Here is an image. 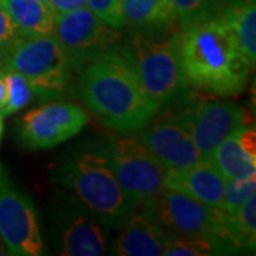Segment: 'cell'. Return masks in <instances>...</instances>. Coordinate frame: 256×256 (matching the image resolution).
I'll list each match as a JSON object with an SVG mask.
<instances>
[{"label":"cell","mask_w":256,"mask_h":256,"mask_svg":"<svg viewBox=\"0 0 256 256\" xmlns=\"http://www.w3.org/2000/svg\"><path fill=\"white\" fill-rule=\"evenodd\" d=\"M60 184L73 192L92 218L106 228H122L136 212L100 150L82 151L67 160L60 168Z\"/></svg>","instance_id":"obj_4"},{"label":"cell","mask_w":256,"mask_h":256,"mask_svg":"<svg viewBox=\"0 0 256 256\" xmlns=\"http://www.w3.org/2000/svg\"><path fill=\"white\" fill-rule=\"evenodd\" d=\"M47 6L52 10L53 16L57 18V16L64 14V13L82 9L84 6H87V3H86V0H48Z\"/></svg>","instance_id":"obj_27"},{"label":"cell","mask_w":256,"mask_h":256,"mask_svg":"<svg viewBox=\"0 0 256 256\" xmlns=\"http://www.w3.org/2000/svg\"><path fill=\"white\" fill-rule=\"evenodd\" d=\"M180 28H185L194 23L215 16L212 0H170Z\"/></svg>","instance_id":"obj_24"},{"label":"cell","mask_w":256,"mask_h":256,"mask_svg":"<svg viewBox=\"0 0 256 256\" xmlns=\"http://www.w3.org/2000/svg\"><path fill=\"white\" fill-rule=\"evenodd\" d=\"M9 13L20 37H37L54 33V16L46 3L38 0H0Z\"/></svg>","instance_id":"obj_18"},{"label":"cell","mask_w":256,"mask_h":256,"mask_svg":"<svg viewBox=\"0 0 256 256\" xmlns=\"http://www.w3.org/2000/svg\"><path fill=\"white\" fill-rule=\"evenodd\" d=\"M54 33L70 64L80 67L112 48L122 37L121 32L104 23L87 6L54 18Z\"/></svg>","instance_id":"obj_10"},{"label":"cell","mask_w":256,"mask_h":256,"mask_svg":"<svg viewBox=\"0 0 256 256\" xmlns=\"http://www.w3.org/2000/svg\"><path fill=\"white\" fill-rule=\"evenodd\" d=\"M124 26L134 30L165 32L176 26V14L170 0H121Z\"/></svg>","instance_id":"obj_17"},{"label":"cell","mask_w":256,"mask_h":256,"mask_svg":"<svg viewBox=\"0 0 256 256\" xmlns=\"http://www.w3.org/2000/svg\"><path fill=\"white\" fill-rule=\"evenodd\" d=\"M20 36L9 13L0 3V54L3 56L18 42Z\"/></svg>","instance_id":"obj_26"},{"label":"cell","mask_w":256,"mask_h":256,"mask_svg":"<svg viewBox=\"0 0 256 256\" xmlns=\"http://www.w3.org/2000/svg\"><path fill=\"white\" fill-rule=\"evenodd\" d=\"M86 3L87 8L108 26L114 28H124L121 0H86Z\"/></svg>","instance_id":"obj_25"},{"label":"cell","mask_w":256,"mask_h":256,"mask_svg":"<svg viewBox=\"0 0 256 256\" xmlns=\"http://www.w3.org/2000/svg\"><path fill=\"white\" fill-rule=\"evenodd\" d=\"M0 67H2V54H0Z\"/></svg>","instance_id":"obj_32"},{"label":"cell","mask_w":256,"mask_h":256,"mask_svg":"<svg viewBox=\"0 0 256 256\" xmlns=\"http://www.w3.org/2000/svg\"><path fill=\"white\" fill-rule=\"evenodd\" d=\"M88 122L80 106L48 102L28 111L18 122V138L28 150H47L77 136Z\"/></svg>","instance_id":"obj_11"},{"label":"cell","mask_w":256,"mask_h":256,"mask_svg":"<svg viewBox=\"0 0 256 256\" xmlns=\"http://www.w3.org/2000/svg\"><path fill=\"white\" fill-rule=\"evenodd\" d=\"M0 239L13 256L44 254L36 206L28 194L16 188L0 164Z\"/></svg>","instance_id":"obj_8"},{"label":"cell","mask_w":256,"mask_h":256,"mask_svg":"<svg viewBox=\"0 0 256 256\" xmlns=\"http://www.w3.org/2000/svg\"><path fill=\"white\" fill-rule=\"evenodd\" d=\"M38 2H42V3H46L47 4V2H48V0H38Z\"/></svg>","instance_id":"obj_31"},{"label":"cell","mask_w":256,"mask_h":256,"mask_svg":"<svg viewBox=\"0 0 256 256\" xmlns=\"http://www.w3.org/2000/svg\"><path fill=\"white\" fill-rule=\"evenodd\" d=\"M3 255H8V252H6V248L4 245H2V242H0V256Z\"/></svg>","instance_id":"obj_29"},{"label":"cell","mask_w":256,"mask_h":256,"mask_svg":"<svg viewBox=\"0 0 256 256\" xmlns=\"http://www.w3.org/2000/svg\"><path fill=\"white\" fill-rule=\"evenodd\" d=\"M2 132H3V124H2V116H0V138H2Z\"/></svg>","instance_id":"obj_30"},{"label":"cell","mask_w":256,"mask_h":256,"mask_svg":"<svg viewBox=\"0 0 256 256\" xmlns=\"http://www.w3.org/2000/svg\"><path fill=\"white\" fill-rule=\"evenodd\" d=\"M180 30H134L120 52L131 64L146 96L161 107L182 102L188 94L178 48Z\"/></svg>","instance_id":"obj_3"},{"label":"cell","mask_w":256,"mask_h":256,"mask_svg":"<svg viewBox=\"0 0 256 256\" xmlns=\"http://www.w3.org/2000/svg\"><path fill=\"white\" fill-rule=\"evenodd\" d=\"M225 232L235 250H254L256 244V196L250 195L238 210L226 214Z\"/></svg>","instance_id":"obj_20"},{"label":"cell","mask_w":256,"mask_h":256,"mask_svg":"<svg viewBox=\"0 0 256 256\" xmlns=\"http://www.w3.org/2000/svg\"><path fill=\"white\" fill-rule=\"evenodd\" d=\"M77 88L101 124L118 132H137L160 111L120 48L112 47L82 64Z\"/></svg>","instance_id":"obj_1"},{"label":"cell","mask_w":256,"mask_h":256,"mask_svg":"<svg viewBox=\"0 0 256 256\" xmlns=\"http://www.w3.org/2000/svg\"><path fill=\"white\" fill-rule=\"evenodd\" d=\"M3 78L6 84V101L4 107L0 112L2 117H8L10 114H14L23 107L30 104L33 100L34 92L28 82L22 76L13 70H3Z\"/></svg>","instance_id":"obj_22"},{"label":"cell","mask_w":256,"mask_h":256,"mask_svg":"<svg viewBox=\"0 0 256 256\" xmlns=\"http://www.w3.org/2000/svg\"><path fill=\"white\" fill-rule=\"evenodd\" d=\"M4 101H6V84H4V78H3V72L0 68V112L4 107Z\"/></svg>","instance_id":"obj_28"},{"label":"cell","mask_w":256,"mask_h":256,"mask_svg":"<svg viewBox=\"0 0 256 256\" xmlns=\"http://www.w3.org/2000/svg\"><path fill=\"white\" fill-rule=\"evenodd\" d=\"M220 16L230 28L242 56L254 67L256 62L255 0H232Z\"/></svg>","instance_id":"obj_19"},{"label":"cell","mask_w":256,"mask_h":256,"mask_svg":"<svg viewBox=\"0 0 256 256\" xmlns=\"http://www.w3.org/2000/svg\"><path fill=\"white\" fill-rule=\"evenodd\" d=\"M166 235L144 212H134L122 225L112 245L117 256H160L164 250Z\"/></svg>","instance_id":"obj_16"},{"label":"cell","mask_w":256,"mask_h":256,"mask_svg":"<svg viewBox=\"0 0 256 256\" xmlns=\"http://www.w3.org/2000/svg\"><path fill=\"white\" fill-rule=\"evenodd\" d=\"M141 206V212L164 230L166 238H208L236 252L226 238V212L220 208L166 188Z\"/></svg>","instance_id":"obj_6"},{"label":"cell","mask_w":256,"mask_h":256,"mask_svg":"<svg viewBox=\"0 0 256 256\" xmlns=\"http://www.w3.org/2000/svg\"><path fill=\"white\" fill-rule=\"evenodd\" d=\"M224 180L256 175L255 128L244 126L225 138L208 156Z\"/></svg>","instance_id":"obj_15"},{"label":"cell","mask_w":256,"mask_h":256,"mask_svg":"<svg viewBox=\"0 0 256 256\" xmlns=\"http://www.w3.org/2000/svg\"><path fill=\"white\" fill-rule=\"evenodd\" d=\"M166 190L182 192L196 201L220 208L225 180L208 158L184 170H166Z\"/></svg>","instance_id":"obj_14"},{"label":"cell","mask_w":256,"mask_h":256,"mask_svg":"<svg viewBox=\"0 0 256 256\" xmlns=\"http://www.w3.org/2000/svg\"><path fill=\"white\" fill-rule=\"evenodd\" d=\"M256 175L248 178H235V180H225L224 195L220 201V210L226 214H232L246 201L250 195L255 194Z\"/></svg>","instance_id":"obj_23"},{"label":"cell","mask_w":256,"mask_h":256,"mask_svg":"<svg viewBox=\"0 0 256 256\" xmlns=\"http://www.w3.org/2000/svg\"><path fill=\"white\" fill-rule=\"evenodd\" d=\"M186 101L188 122L194 142L204 158H208L220 142L245 126V114L235 101L200 98Z\"/></svg>","instance_id":"obj_12"},{"label":"cell","mask_w":256,"mask_h":256,"mask_svg":"<svg viewBox=\"0 0 256 256\" xmlns=\"http://www.w3.org/2000/svg\"><path fill=\"white\" fill-rule=\"evenodd\" d=\"M234 254L224 244L208 238H166L162 255L210 256Z\"/></svg>","instance_id":"obj_21"},{"label":"cell","mask_w":256,"mask_h":256,"mask_svg":"<svg viewBox=\"0 0 256 256\" xmlns=\"http://www.w3.org/2000/svg\"><path fill=\"white\" fill-rule=\"evenodd\" d=\"M58 254L64 256H101L107 239L101 225L82 204L70 201L58 212Z\"/></svg>","instance_id":"obj_13"},{"label":"cell","mask_w":256,"mask_h":256,"mask_svg":"<svg viewBox=\"0 0 256 256\" xmlns=\"http://www.w3.org/2000/svg\"><path fill=\"white\" fill-rule=\"evenodd\" d=\"M2 68L22 74L42 100L63 96L70 77V60L52 34L20 37L2 56Z\"/></svg>","instance_id":"obj_5"},{"label":"cell","mask_w":256,"mask_h":256,"mask_svg":"<svg viewBox=\"0 0 256 256\" xmlns=\"http://www.w3.org/2000/svg\"><path fill=\"white\" fill-rule=\"evenodd\" d=\"M98 150L106 156L120 186L136 208L165 190L166 168L134 132L110 137Z\"/></svg>","instance_id":"obj_7"},{"label":"cell","mask_w":256,"mask_h":256,"mask_svg":"<svg viewBox=\"0 0 256 256\" xmlns=\"http://www.w3.org/2000/svg\"><path fill=\"white\" fill-rule=\"evenodd\" d=\"M178 111H168L156 117L141 128L138 137L142 144L161 161L166 170H184L205 160L194 142L190 122L188 107Z\"/></svg>","instance_id":"obj_9"},{"label":"cell","mask_w":256,"mask_h":256,"mask_svg":"<svg viewBox=\"0 0 256 256\" xmlns=\"http://www.w3.org/2000/svg\"><path fill=\"white\" fill-rule=\"evenodd\" d=\"M178 48L188 84L220 97L238 96L254 68L222 16L180 28Z\"/></svg>","instance_id":"obj_2"}]
</instances>
